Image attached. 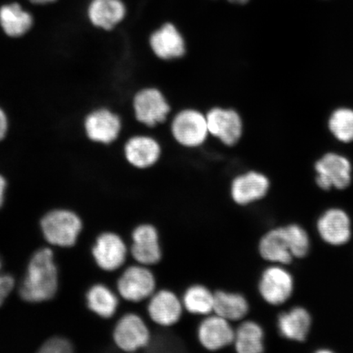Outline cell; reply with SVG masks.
Wrapping results in <instances>:
<instances>
[{
  "label": "cell",
  "instance_id": "obj_1",
  "mask_svg": "<svg viewBox=\"0 0 353 353\" xmlns=\"http://www.w3.org/2000/svg\"><path fill=\"white\" fill-rule=\"evenodd\" d=\"M59 290V270L54 251L42 247L34 251L17 286L21 300L41 303L54 299Z\"/></svg>",
  "mask_w": 353,
  "mask_h": 353
},
{
  "label": "cell",
  "instance_id": "obj_2",
  "mask_svg": "<svg viewBox=\"0 0 353 353\" xmlns=\"http://www.w3.org/2000/svg\"><path fill=\"white\" fill-rule=\"evenodd\" d=\"M81 126L88 142L101 147H112L120 143L126 130L123 114L107 105L88 110L82 119Z\"/></svg>",
  "mask_w": 353,
  "mask_h": 353
},
{
  "label": "cell",
  "instance_id": "obj_3",
  "mask_svg": "<svg viewBox=\"0 0 353 353\" xmlns=\"http://www.w3.org/2000/svg\"><path fill=\"white\" fill-rule=\"evenodd\" d=\"M43 239L52 247L72 248L83 231V220L76 212L57 208L48 211L39 221Z\"/></svg>",
  "mask_w": 353,
  "mask_h": 353
},
{
  "label": "cell",
  "instance_id": "obj_4",
  "mask_svg": "<svg viewBox=\"0 0 353 353\" xmlns=\"http://www.w3.org/2000/svg\"><path fill=\"white\" fill-rule=\"evenodd\" d=\"M130 112L137 125L154 129L169 118L171 107L160 88L151 85L141 86L130 99Z\"/></svg>",
  "mask_w": 353,
  "mask_h": 353
},
{
  "label": "cell",
  "instance_id": "obj_5",
  "mask_svg": "<svg viewBox=\"0 0 353 353\" xmlns=\"http://www.w3.org/2000/svg\"><path fill=\"white\" fill-rule=\"evenodd\" d=\"M170 132L181 147L187 149L201 148L210 136L206 114L195 108L181 110L172 118Z\"/></svg>",
  "mask_w": 353,
  "mask_h": 353
},
{
  "label": "cell",
  "instance_id": "obj_6",
  "mask_svg": "<svg viewBox=\"0 0 353 353\" xmlns=\"http://www.w3.org/2000/svg\"><path fill=\"white\" fill-rule=\"evenodd\" d=\"M121 153L126 165L135 170H148L156 166L162 157V147L154 136L134 132L123 137Z\"/></svg>",
  "mask_w": 353,
  "mask_h": 353
},
{
  "label": "cell",
  "instance_id": "obj_7",
  "mask_svg": "<svg viewBox=\"0 0 353 353\" xmlns=\"http://www.w3.org/2000/svg\"><path fill=\"white\" fill-rule=\"evenodd\" d=\"M157 290V277L151 268L136 263L123 269L117 281L119 296L132 303L148 301Z\"/></svg>",
  "mask_w": 353,
  "mask_h": 353
},
{
  "label": "cell",
  "instance_id": "obj_8",
  "mask_svg": "<svg viewBox=\"0 0 353 353\" xmlns=\"http://www.w3.org/2000/svg\"><path fill=\"white\" fill-rule=\"evenodd\" d=\"M112 341L118 350L135 352L150 345L152 332L147 322L138 313L128 312L114 324Z\"/></svg>",
  "mask_w": 353,
  "mask_h": 353
},
{
  "label": "cell",
  "instance_id": "obj_9",
  "mask_svg": "<svg viewBox=\"0 0 353 353\" xmlns=\"http://www.w3.org/2000/svg\"><path fill=\"white\" fill-rule=\"evenodd\" d=\"M129 255L130 247L121 235L112 231L100 233L92 246V259L97 267L105 272L123 268Z\"/></svg>",
  "mask_w": 353,
  "mask_h": 353
},
{
  "label": "cell",
  "instance_id": "obj_10",
  "mask_svg": "<svg viewBox=\"0 0 353 353\" xmlns=\"http://www.w3.org/2000/svg\"><path fill=\"white\" fill-rule=\"evenodd\" d=\"M205 114L210 136L228 148L240 142L244 132V123L237 110L214 107Z\"/></svg>",
  "mask_w": 353,
  "mask_h": 353
},
{
  "label": "cell",
  "instance_id": "obj_11",
  "mask_svg": "<svg viewBox=\"0 0 353 353\" xmlns=\"http://www.w3.org/2000/svg\"><path fill=\"white\" fill-rule=\"evenodd\" d=\"M258 290L260 297L269 305H282L293 294V277L283 265L272 264L260 276Z\"/></svg>",
  "mask_w": 353,
  "mask_h": 353
},
{
  "label": "cell",
  "instance_id": "obj_12",
  "mask_svg": "<svg viewBox=\"0 0 353 353\" xmlns=\"http://www.w3.org/2000/svg\"><path fill=\"white\" fill-rule=\"evenodd\" d=\"M130 254L136 263L152 268L161 261L160 234L151 223H141L131 233Z\"/></svg>",
  "mask_w": 353,
  "mask_h": 353
},
{
  "label": "cell",
  "instance_id": "obj_13",
  "mask_svg": "<svg viewBox=\"0 0 353 353\" xmlns=\"http://www.w3.org/2000/svg\"><path fill=\"white\" fill-rule=\"evenodd\" d=\"M184 311L182 299L170 290H157L148 300L150 320L162 328H170L178 324Z\"/></svg>",
  "mask_w": 353,
  "mask_h": 353
},
{
  "label": "cell",
  "instance_id": "obj_14",
  "mask_svg": "<svg viewBox=\"0 0 353 353\" xmlns=\"http://www.w3.org/2000/svg\"><path fill=\"white\" fill-rule=\"evenodd\" d=\"M196 336L205 350L218 352L233 345L235 328L232 322L212 313L204 316L199 324Z\"/></svg>",
  "mask_w": 353,
  "mask_h": 353
},
{
  "label": "cell",
  "instance_id": "obj_15",
  "mask_svg": "<svg viewBox=\"0 0 353 353\" xmlns=\"http://www.w3.org/2000/svg\"><path fill=\"white\" fill-rule=\"evenodd\" d=\"M148 46L152 54L161 61L182 59L187 52V44L176 26L166 22L150 34Z\"/></svg>",
  "mask_w": 353,
  "mask_h": 353
},
{
  "label": "cell",
  "instance_id": "obj_16",
  "mask_svg": "<svg viewBox=\"0 0 353 353\" xmlns=\"http://www.w3.org/2000/svg\"><path fill=\"white\" fill-rule=\"evenodd\" d=\"M270 187V180L267 175L259 171H246L232 181L230 195L235 204L249 206L266 197Z\"/></svg>",
  "mask_w": 353,
  "mask_h": 353
},
{
  "label": "cell",
  "instance_id": "obj_17",
  "mask_svg": "<svg viewBox=\"0 0 353 353\" xmlns=\"http://www.w3.org/2000/svg\"><path fill=\"white\" fill-rule=\"evenodd\" d=\"M126 16L127 8L121 0H92L86 11L90 26L108 33L116 32Z\"/></svg>",
  "mask_w": 353,
  "mask_h": 353
},
{
  "label": "cell",
  "instance_id": "obj_18",
  "mask_svg": "<svg viewBox=\"0 0 353 353\" xmlns=\"http://www.w3.org/2000/svg\"><path fill=\"white\" fill-rule=\"evenodd\" d=\"M316 183L323 190L344 189L351 183L352 166L347 159L328 153L316 163Z\"/></svg>",
  "mask_w": 353,
  "mask_h": 353
},
{
  "label": "cell",
  "instance_id": "obj_19",
  "mask_svg": "<svg viewBox=\"0 0 353 353\" xmlns=\"http://www.w3.org/2000/svg\"><path fill=\"white\" fill-rule=\"evenodd\" d=\"M35 20L32 12L21 4L11 3L0 7V32L8 39H23L32 33Z\"/></svg>",
  "mask_w": 353,
  "mask_h": 353
},
{
  "label": "cell",
  "instance_id": "obj_20",
  "mask_svg": "<svg viewBox=\"0 0 353 353\" xmlns=\"http://www.w3.org/2000/svg\"><path fill=\"white\" fill-rule=\"evenodd\" d=\"M258 250L265 261L271 264L288 265L294 259L285 227L271 229L259 241Z\"/></svg>",
  "mask_w": 353,
  "mask_h": 353
},
{
  "label": "cell",
  "instance_id": "obj_21",
  "mask_svg": "<svg viewBox=\"0 0 353 353\" xmlns=\"http://www.w3.org/2000/svg\"><path fill=\"white\" fill-rule=\"evenodd\" d=\"M120 296L116 291L103 283H95L85 293L86 306L101 319H110L117 314Z\"/></svg>",
  "mask_w": 353,
  "mask_h": 353
},
{
  "label": "cell",
  "instance_id": "obj_22",
  "mask_svg": "<svg viewBox=\"0 0 353 353\" xmlns=\"http://www.w3.org/2000/svg\"><path fill=\"white\" fill-rule=\"evenodd\" d=\"M317 228L323 240L331 245L345 244L351 236L350 220L341 210H330L322 216Z\"/></svg>",
  "mask_w": 353,
  "mask_h": 353
},
{
  "label": "cell",
  "instance_id": "obj_23",
  "mask_svg": "<svg viewBox=\"0 0 353 353\" xmlns=\"http://www.w3.org/2000/svg\"><path fill=\"white\" fill-rule=\"evenodd\" d=\"M250 309V303L244 294L227 290L214 292V313L232 323L245 320Z\"/></svg>",
  "mask_w": 353,
  "mask_h": 353
},
{
  "label": "cell",
  "instance_id": "obj_24",
  "mask_svg": "<svg viewBox=\"0 0 353 353\" xmlns=\"http://www.w3.org/2000/svg\"><path fill=\"white\" fill-rule=\"evenodd\" d=\"M311 316L303 307H294L281 313L277 319V328L281 336L290 341H305L310 330Z\"/></svg>",
  "mask_w": 353,
  "mask_h": 353
},
{
  "label": "cell",
  "instance_id": "obj_25",
  "mask_svg": "<svg viewBox=\"0 0 353 353\" xmlns=\"http://www.w3.org/2000/svg\"><path fill=\"white\" fill-rule=\"evenodd\" d=\"M263 326L253 320H243L235 328L233 347L239 353H261L265 350Z\"/></svg>",
  "mask_w": 353,
  "mask_h": 353
},
{
  "label": "cell",
  "instance_id": "obj_26",
  "mask_svg": "<svg viewBox=\"0 0 353 353\" xmlns=\"http://www.w3.org/2000/svg\"><path fill=\"white\" fill-rule=\"evenodd\" d=\"M184 310L194 316H206L214 313V292L201 284H194L184 291Z\"/></svg>",
  "mask_w": 353,
  "mask_h": 353
},
{
  "label": "cell",
  "instance_id": "obj_27",
  "mask_svg": "<svg viewBox=\"0 0 353 353\" xmlns=\"http://www.w3.org/2000/svg\"><path fill=\"white\" fill-rule=\"evenodd\" d=\"M330 130L335 138L343 143L353 141V110L339 108L334 110L329 121Z\"/></svg>",
  "mask_w": 353,
  "mask_h": 353
},
{
  "label": "cell",
  "instance_id": "obj_28",
  "mask_svg": "<svg viewBox=\"0 0 353 353\" xmlns=\"http://www.w3.org/2000/svg\"><path fill=\"white\" fill-rule=\"evenodd\" d=\"M285 229L293 257L297 259L305 257L309 250L307 232L296 224H290L285 227Z\"/></svg>",
  "mask_w": 353,
  "mask_h": 353
},
{
  "label": "cell",
  "instance_id": "obj_29",
  "mask_svg": "<svg viewBox=\"0 0 353 353\" xmlns=\"http://www.w3.org/2000/svg\"><path fill=\"white\" fill-rule=\"evenodd\" d=\"M38 352L41 353H72L74 352V345L69 339L56 335V336L46 339L39 347Z\"/></svg>",
  "mask_w": 353,
  "mask_h": 353
},
{
  "label": "cell",
  "instance_id": "obj_30",
  "mask_svg": "<svg viewBox=\"0 0 353 353\" xmlns=\"http://www.w3.org/2000/svg\"><path fill=\"white\" fill-rule=\"evenodd\" d=\"M17 288L14 276L3 270V261L0 255V307L7 301L12 291Z\"/></svg>",
  "mask_w": 353,
  "mask_h": 353
},
{
  "label": "cell",
  "instance_id": "obj_31",
  "mask_svg": "<svg viewBox=\"0 0 353 353\" xmlns=\"http://www.w3.org/2000/svg\"><path fill=\"white\" fill-rule=\"evenodd\" d=\"M12 120L8 110L0 103V144L6 142L10 134Z\"/></svg>",
  "mask_w": 353,
  "mask_h": 353
},
{
  "label": "cell",
  "instance_id": "obj_32",
  "mask_svg": "<svg viewBox=\"0 0 353 353\" xmlns=\"http://www.w3.org/2000/svg\"><path fill=\"white\" fill-rule=\"evenodd\" d=\"M8 188H10V181L8 176L0 172V210L6 203Z\"/></svg>",
  "mask_w": 353,
  "mask_h": 353
},
{
  "label": "cell",
  "instance_id": "obj_33",
  "mask_svg": "<svg viewBox=\"0 0 353 353\" xmlns=\"http://www.w3.org/2000/svg\"><path fill=\"white\" fill-rule=\"evenodd\" d=\"M30 3L37 4V6H46V4L52 3L57 0H30Z\"/></svg>",
  "mask_w": 353,
  "mask_h": 353
},
{
  "label": "cell",
  "instance_id": "obj_34",
  "mask_svg": "<svg viewBox=\"0 0 353 353\" xmlns=\"http://www.w3.org/2000/svg\"><path fill=\"white\" fill-rule=\"evenodd\" d=\"M228 1L233 4H238V6H242V4L250 2V0H228Z\"/></svg>",
  "mask_w": 353,
  "mask_h": 353
}]
</instances>
